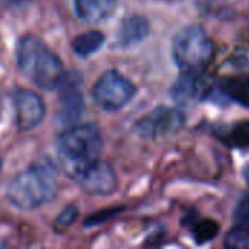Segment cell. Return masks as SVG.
<instances>
[{
    "mask_svg": "<svg viewBox=\"0 0 249 249\" xmlns=\"http://www.w3.org/2000/svg\"><path fill=\"white\" fill-rule=\"evenodd\" d=\"M71 178L77 182V185L89 194L105 196L111 194L117 188V175L111 165L102 160H95L90 165L82 168Z\"/></svg>",
    "mask_w": 249,
    "mask_h": 249,
    "instance_id": "52a82bcc",
    "label": "cell"
},
{
    "mask_svg": "<svg viewBox=\"0 0 249 249\" xmlns=\"http://www.w3.org/2000/svg\"><path fill=\"white\" fill-rule=\"evenodd\" d=\"M213 54V41L200 25H188L174 36L172 57L181 71L201 73Z\"/></svg>",
    "mask_w": 249,
    "mask_h": 249,
    "instance_id": "277c9868",
    "label": "cell"
},
{
    "mask_svg": "<svg viewBox=\"0 0 249 249\" xmlns=\"http://www.w3.org/2000/svg\"><path fill=\"white\" fill-rule=\"evenodd\" d=\"M18 66L23 76L41 89L53 90L64 79L60 57L35 35H25L19 41Z\"/></svg>",
    "mask_w": 249,
    "mask_h": 249,
    "instance_id": "6da1fadb",
    "label": "cell"
},
{
    "mask_svg": "<svg viewBox=\"0 0 249 249\" xmlns=\"http://www.w3.org/2000/svg\"><path fill=\"white\" fill-rule=\"evenodd\" d=\"M61 92H60V112L58 117L63 123L71 124L76 123L82 112H83V93L80 92V88L77 83H73L71 80L61 82Z\"/></svg>",
    "mask_w": 249,
    "mask_h": 249,
    "instance_id": "30bf717a",
    "label": "cell"
},
{
    "mask_svg": "<svg viewBox=\"0 0 249 249\" xmlns=\"http://www.w3.org/2000/svg\"><path fill=\"white\" fill-rule=\"evenodd\" d=\"M0 172H1V160H0Z\"/></svg>",
    "mask_w": 249,
    "mask_h": 249,
    "instance_id": "7402d4cb",
    "label": "cell"
},
{
    "mask_svg": "<svg viewBox=\"0 0 249 249\" xmlns=\"http://www.w3.org/2000/svg\"><path fill=\"white\" fill-rule=\"evenodd\" d=\"M102 147V134L95 124H74L57 140L60 162L70 177L98 160Z\"/></svg>",
    "mask_w": 249,
    "mask_h": 249,
    "instance_id": "3957f363",
    "label": "cell"
},
{
    "mask_svg": "<svg viewBox=\"0 0 249 249\" xmlns=\"http://www.w3.org/2000/svg\"><path fill=\"white\" fill-rule=\"evenodd\" d=\"M3 115H4V95L0 89V121L3 118Z\"/></svg>",
    "mask_w": 249,
    "mask_h": 249,
    "instance_id": "ffe728a7",
    "label": "cell"
},
{
    "mask_svg": "<svg viewBox=\"0 0 249 249\" xmlns=\"http://www.w3.org/2000/svg\"><path fill=\"white\" fill-rule=\"evenodd\" d=\"M104 34L99 31H88L77 35L71 41V48L79 57H89L96 53L104 44Z\"/></svg>",
    "mask_w": 249,
    "mask_h": 249,
    "instance_id": "9a60e30c",
    "label": "cell"
},
{
    "mask_svg": "<svg viewBox=\"0 0 249 249\" xmlns=\"http://www.w3.org/2000/svg\"><path fill=\"white\" fill-rule=\"evenodd\" d=\"M0 247H1V244H0Z\"/></svg>",
    "mask_w": 249,
    "mask_h": 249,
    "instance_id": "603a6c76",
    "label": "cell"
},
{
    "mask_svg": "<svg viewBox=\"0 0 249 249\" xmlns=\"http://www.w3.org/2000/svg\"><path fill=\"white\" fill-rule=\"evenodd\" d=\"M150 31L149 20L144 16L133 15L123 20L117 34V42L121 47H131L142 42Z\"/></svg>",
    "mask_w": 249,
    "mask_h": 249,
    "instance_id": "7c38bea8",
    "label": "cell"
},
{
    "mask_svg": "<svg viewBox=\"0 0 249 249\" xmlns=\"http://www.w3.org/2000/svg\"><path fill=\"white\" fill-rule=\"evenodd\" d=\"M79 212H77V207L76 206H67L58 216L57 219V226L61 228V229H66L69 226H71L77 217Z\"/></svg>",
    "mask_w": 249,
    "mask_h": 249,
    "instance_id": "ac0fdd59",
    "label": "cell"
},
{
    "mask_svg": "<svg viewBox=\"0 0 249 249\" xmlns=\"http://www.w3.org/2000/svg\"><path fill=\"white\" fill-rule=\"evenodd\" d=\"M172 101L179 108H190L204 98V82L200 73H185L179 74L171 88Z\"/></svg>",
    "mask_w": 249,
    "mask_h": 249,
    "instance_id": "9c48e42d",
    "label": "cell"
},
{
    "mask_svg": "<svg viewBox=\"0 0 249 249\" xmlns=\"http://www.w3.org/2000/svg\"><path fill=\"white\" fill-rule=\"evenodd\" d=\"M15 120L20 131L35 128L44 118L45 107L39 95L29 89H18L13 93Z\"/></svg>",
    "mask_w": 249,
    "mask_h": 249,
    "instance_id": "ba28073f",
    "label": "cell"
},
{
    "mask_svg": "<svg viewBox=\"0 0 249 249\" xmlns=\"http://www.w3.org/2000/svg\"><path fill=\"white\" fill-rule=\"evenodd\" d=\"M244 178H245L247 184L249 185V163L245 166V169H244Z\"/></svg>",
    "mask_w": 249,
    "mask_h": 249,
    "instance_id": "44dd1931",
    "label": "cell"
},
{
    "mask_svg": "<svg viewBox=\"0 0 249 249\" xmlns=\"http://www.w3.org/2000/svg\"><path fill=\"white\" fill-rule=\"evenodd\" d=\"M117 7V0H74L77 16L86 23H99L108 19Z\"/></svg>",
    "mask_w": 249,
    "mask_h": 249,
    "instance_id": "8fae6325",
    "label": "cell"
},
{
    "mask_svg": "<svg viewBox=\"0 0 249 249\" xmlns=\"http://www.w3.org/2000/svg\"><path fill=\"white\" fill-rule=\"evenodd\" d=\"M220 89L228 98L249 108V74H239L222 79Z\"/></svg>",
    "mask_w": 249,
    "mask_h": 249,
    "instance_id": "5bb4252c",
    "label": "cell"
},
{
    "mask_svg": "<svg viewBox=\"0 0 249 249\" xmlns=\"http://www.w3.org/2000/svg\"><path fill=\"white\" fill-rule=\"evenodd\" d=\"M219 231H220V225L216 220L203 219V220L196 222L193 225L191 233H193L194 241L198 245H203V244H207V242L213 241L219 235Z\"/></svg>",
    "mask_w": 249,
    "mask_h": 249,
    "instance_id": "2e32d148",
    "label": "cell"
},
{
    "mask_svg": "<svg viewBox=\"0 0 249 249\" xmlns=\"http://www.w3.org/2000/svg\"><path fill=\"white\" fill-rule=\"evenodd\" d=\"M58 193L57 172L50 163L34 165L18 174L7 187V200L20 210H34L48 204Z\"/></svg>",
    "mask_w": 249,
    "mask_h": 249,
    "instance_id": "7a4b0ae2",
    "label": "cell"
},
{
    "mask_svg": "<svg viewBox=\"0 0 249 249\" xmlns=\"http://www.w3.org/2000/svg\"><path fill=\"white\" fill-rule=\"evenodd\" d=\"M225 247L229 249L249 248V226L247 223H238L229 231L225 238Z\"/></svg>",
    "mask_w": 249,
    "mask_h": 249,
    "instance_id": "e0dca14e",
    "label": "cell"
},
{
    "mask_svg": "<svg viewBox=\"0 0 249 249\" xmlns=\"http://www.w3.org/2000/svg\"><path fill=\"white\" fill-rule=\"evenodd\" d=\"M219 140L232 149H249V120L238 121L217 131Z\"/></svg>",
    "mask_w": 249,
    "mask_h": 249,
    "instance_id": "4fadbf2b",
    "label": "cell"
},
{
    "mask_svg": "<svg viewBox=\"0 0 249 249\" xmlns=\"http://www.w3.org/2000/svg\"><path fill=\"white\" fill-rule=\"evenodd\" d=\"M136 95V86L131 80L118 71L104 73L93 86V98L105 111H118L127 105Z\"/></svg>",
    "mask_w": 249,
    "mask_h": 249,
    "instance_id": "5b68a950",
    "label": "cell"
},
{
    "mask_svg": "<svg viewBox=\"0 0 249 249\" xmlns=\"http://www.w3.org/2000/svg\"><path fill=\"white\" fill-rule=\"evenodd\" d=\"M185 125V114L181 108L159 107L136 125V133L142 139H162L178 133Z\"/></svg>",
    "mask_w": 249,
    "mask_h": 249,
    "instance_id": "8992f818",
    "label": "cell"
},
{
    "mask_svg": "<svg viewBox=\"0 0 249 249\" xmlns=\"http://www.w3.org/2000/svg\"><path fill=\"white\" fill-rule=\"evenodd\" d=\"M235 222L236 223H248L249 222V198L244 197L235 212Z\"/></svg>",
    "mask_w": 249,
    "mask_h": 249,
    "instance_id": "d6986e66",
    "label": "cell"
}]
</instances>
